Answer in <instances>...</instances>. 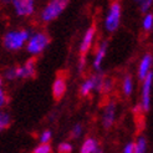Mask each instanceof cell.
<instances>
[{
  "label": "cell",
  "mask_w": 153,
  "mask_h": 153,
  "mask_svg": "<svg viewBox=\"0 0 153 153\" xmlns=\"http://www.w3.org/2000/svg\"><path fill=\"white\" fill-rule=\"evenodd\" d=\"M31 30L26 27H18L6 30L3 35L1 44L3 48L9 52H18L25 48V45L31 35Z\"/></svg>",
  "instance_id": "1"
},
{
  "label": "cell",
  "mask_w": 153,
  "mask_h": 153,
  "mask_svg": "<svg viewBox=\"0 0 153 153\" xmlns=\"http://www.w3.org/2000/svg\"><path fill=\"white\" fill-rule=\"evenodd\" d=\"M50 42L51 37L45 30H36V31L31 33L24 49L30 55V57H36L40 56L49 48Z\"/></svg>",
  "instance_id": "2"
},
{
  "label": "cell",
  "mask_w": 153,
  "mask_h": 153,
  "mask_svg": "<svg viewBox=\"0 0 153 153\" xmlns=\"http://www.w3.org/2000/svg\"><path fill=\"white\" fill-rule=\"evenodd\" d=\"M68 3H70V0H49L41 9L39 14V19L44 24L55 21L65 11Z\"/></svg>",
  "instance_id": "3"
},
{
  "label": "cell",
  "mask_w": 153,
  "mask_h": 153,
  "mask_svg": "<svg viewBox=\"0 0 153 153\" xmlns=\"http://www.w3.org/2000/svg\"><path fill=\"white\" fill-rule=\"evenodd\" d=\"M122 21V4L113 1L107 9L103 19V27L108 34H114L120 29Z\"/></svg>",
  "instance_id": "4"
},
{
  "label": "cell",
  "mask_w": 153,
  "mask_h": 153,
  "mask_svg": "<svg viewBox=\"0 0 153 153\" xmlns=\"http://www.w3.org/2000/svg\"><path fill=\"white\" fill-rule=\"evenodd\" d=\"M105 76L102 72H95L92 75H90L88 77H86L81 82V85L79 87V95L83 98L90 97L94 92L101 94V87H102V81Z\"/></svg>",
  "instance_id": "5"
},
{
  "label": "cell",
  "mask_w": 153,
  "mask_h": 153,
  "mask_svg": "<svg viewBox=\"0 0 153 153\" xmlns=\"http://www.w3.org/2000/svg\"><path fill=\"white\" fill-rule=\"evenodd\" d=\"M152 87H153V72L141 81V98L138 107L141 112H149L152 107Z\"/></svg>",
  "instance_id": "6"
},
{
  "label": "cell",
  "mask_w": 153,
  "mask_h": 153,
  "mask_svg": "<svg viewBox=\"0 0 153 153\" xmlns=\"http://www.w3.org/2000/svg\"><path fill=\"white\" fill-rule=\"evenodd\" d=\"M10 5L18 18H30L36 13V4L34 0H11Z\"/></svg>",
  "instance_id": "7"
},
{
  "label": "cell",
  "mask_w": 153,
  "mask_h": 153,
  "mask_svg": "<svg viewBox=\"0 0 153 153\" xmlns=\"http://www.w3.org/2000/svg\"><path fill=\"white\" fill-rule=\"evenodd\" d=\"M117 118V103L116 101L110 100L105 105L101 113V125L105 129H111L116 123Z\"/></svg>",
  "instance_id": "8"
},
{
  "label": "cell",
  "mask_w": 153,
  "mask_h": 153,
  "mask_svg": "<svg viewBox=\"0 0 153 153\" xmlns=\"http://www.w3.org/2000/svg\"><path fill=\"white\" fill-rule=\"evenodd\" d=\"M37 65H36V59L30 57L25 60L20 66H16L18 71V80H30L34 79L36 75Z\"/></svg>",
  "instance_id": "9"
},
{
  "label": "cell",
  "mask_w": 153,
  "mask_h": 153,
  "mask_svg": "<svg viewBox=\"0 0 153 153\" xmlns=\"http://www.w3.org/2000/svg\"><path fill=\"white\" fill-rule=\"evenodd\" d=\"M96 35H97L96 26L92 25V26L87 27V30L85 31V34H83L82 39L80 41V45H79V52H80V55H86L87 56L88 51L92 49V46H94V42L96 40Z\"/></svg>",
  "instance_id": "10"
},
{
  "label": "cell",
  "mask_w": 153,
  "mask_h": 153,
  "mask_svg": "<svg viewBox=\"0 0 153 153\" xmlns=\"http://www.w3.org/2000/svg\"><path fill=\"white\" fill-rule=\"evenodd\" d=\"M152 66H153V55L151 52L143 53L142 57L140 59L138 66H137V79L140 80V82L152 72Z\"/></svg>",
  "instance_id": "11"
},
{
  "label": "cell",
  "mask_w": 153,
  "mask_h": 153,
  "mask_svg": "<svg viewBox=\"0 0 153 153\" xmlns=\"http://www.w3.org/2000/svg\"><path fill=\"white\" fill-rule=\"evenodd\" d=\"M66 92H67V80L65 77V75L59 74L55 77V80H53L52 86H51L52 97L56 101H61L65 97Z\"/></svg>",
  "instance_id": "12"
},
{
  "label": "cell",
  "mask_w": 153,
  "mask_h": 153,
  "mask_svg": "<svg viewBox=\"0 0 153 153\" xmlns=\"http://www.w3.org/2000/svg\"><path fill=\"white\" fill-rule=\"evenodd\" d=\"M107 51H108V41L107 40H102L95 51V55L92 59V68L96 72H102V65L105 57L107 55Z\"/></svg>",
  "instance_id": "13"
},
{
  "label": "cell",
  "mask_w": 153,
  "mask_h": 153,
  "mask_svg": "<svg viewBox=\"0 0 153 153\" xmlns=\"http://www.w3.org/2000/svg\"><path fill=\"white\" fill-rule=\"evenodd\" d=\"M98 148H100V142H98V140L92 136H88L82 141L79 153H95Z\"/></svg>",
  "instance_id": "14"
},
{
  "label": "cell",
  "mask_w": 153,
  "mask_h": 153,
  "mask_svg": "<svg viewBox=\"0 0 153 153\" xmlns=\"http://www.w3.org/2000/svg\"><path fill=\"white\" fill-rule=\"evenodd\" d=\"M121 90H122V95L125 97H131L133 91H134V79L131 74H127L123 76L121 82Z\"/></svg>",
  "instance_id": "15"
},
{
  "label": "cell",
  "mask_w": 153,
  "mask_h": 153,
  "mask_svg": "<svg viewBox=\"0 0 153 153\" xmlns=\"http://www.w3.org/2000/svg\"><path fill=\"white\" fill-rule=\"evenodd\" d=\"M132 143H133V153H147L148 141L146 138V136L138 134Z\"/></svg>",
  "instance_id": "16"
},
{
  "label": "cell",
  "mask_w": 153,
  "mask_h": 153,
  "mask_svg": "<svg viewBox=\"0 0 153 153\" xmlns=\"http://www.w3.org/2000/svg\"><path fill=\"white\" fill-rule=\"evenodd\" d=\"M11 122H13V118L9 112L6 110L0 111V133L6 131V129L11 126Z\"/></svg>",
  "instance_id": "17"
},
{
  "label": "cell",
  "mask_w": 153,
  "mask_h": 153,
  "mask_svg": "<svg viewBox=\"0 0 153 153\" xmlns=\"http://www.w3.org/2000/svg\"><path fill=\"white\" fill-rule=\"evenodd\" d=\"M142 30L144 33H151L153 30V14L152 11L144 14L142 19Z\"/></svg>",
  "instance_id": "18"
},
{
  "label": "cell",
  "mask_w": 153,
  "mask_h": 153,
  "mask_svg": "<svg viewBox=\"0 0 153 153\" xmlns=\"http://www.w3.org/2000/svg\"><path fill=\"white\" fill-rule=\"evenodd\" d=\"M83 134V125L82 123H75L72 126V128L70 129V137H71V140L72 141H77L80 140L81 137Z\"/></svg>",
  "instance_id": "19"
},
{
  "label": "cell",
  "mask_w": 153,
  "mask_h": 153,
  "mask_svg": "<svg viewBox=\"0 0 153 153\" xmlns=\"http://www.w3.org/2000/svg\"><path fill=\"white\" fill-rule=\"evenodd\" d=\"M133 1L138 6V9L142 14L149 13L152 9V5H153V0H133Z\"/></svg>",
  "instance_id": "20"
},
{
  "label": "cell",
  "mask_w": 153,
  "mask_h": 153,
  "mask_svg": "<svg viewBox=\"0 0 153 153\" xmlns=\"http://www.w3.org/2000/svg\"><path fill=\"white\" fill-rule=\"evenodd\" d=\"M114 88V80L112 77H103L102 81V87H101V94L103 95H108L110 92H112V90Z\"/></svg>",
  "instance_id": "21"
},
{
  "label": "cell",
  "mask_w": 153,
  "mask_h": 153,
  "mask_svg": "<svg viewBox=\"0 0 153 153\" xmlns=\"http://www.w3.org/2000/svg\"><path fill=\"white\" fill-rule=\"evenodd\" d=\"M3 80L6 81H16L18 80V71H16V66H10L5 68V71L3 72Z\"/></svg>",
  "instance_id": "22"
},
{
  "label": "cell",
  "mask_w": 153,
  "mask_h": 153,
  "mask_svg": "<svg viewBox=\"0 0 153 153\" xmlns=\"http://www.w3.org/2000/svg\"><path fill=\"white\" fill-rule=\"evenodd\" d=\"M72 151H74V144L72 142H68V141L60 142L56 147L57 153H72Z\"/></svg>",
  "instance_id": "23"
},
{
  "label": "cell",
  "mask_w": 153,
  "mask_h": 153,
  "mask_svg": "<svg viewBox=\"0 0 153 153\" xmlns=\"http://www.w3.org/2000/svg\"><path fill=\"white\" fill-rule=\"evenodd\" d=\"M31 153H53V148L51 143H39L33 148Z\"/></svg>",
  "instance_id": "24"
},
{
  "label": "cell",
  "mask_w": 153,
  "mask_h": 153,
  "mask_svg": "<svg viewBox=\"0 0 153 153\" xmlns=\"http://www.w3.org/2000/svg\"><path fill=\"white\" fill-rule=\"evenodd\" d=\"M52 137H53V132L51 128L44 129L39 134V143H51Z\"/></svg>",
  "instance_id": "25"
},
{
  "label": "cell",
  "mask_w": 153,
  "mask_h": 153,
  "mask_svg": "<svg viewBox=\"0 0 153 153\" xmlns=\"http://www.w3.org/2000/svg\"><path fill=\"white\" fill-rule=\"evenodd\" d=\"M87 68V56L86 55H80L79 62H77V71L79 74H83Z\"/></svg>",
  "instance_id": "26"
},
{
  "label": "cell",
  "mask_w": 153,
  "mask_h": 153,
  "mask_svg": "<svg viewBox=\"0 0 153 153\" xmlns=\"http://www.w3.org/2000/svg\"><path fill=\"white\" fill-rule=\"evenodd\" d=\"M9 103V96L4 88H0V111L5 110V107Z\"/></svg>",
  "instance_id": "27"
},
{
  "label": "cell",
  "mask_w": 153,
  "mask_h": 153,
  "mask_svg": "<svg viewBox=\"0 0 153 153\" xmlns=\"http://www.w3.org/2000/svg\"><path fill=\"white\" fill-rule=\"evenodd\" d=\"M122 153H133V143L132 142H127L125 144L123 149H122Z\"/></svg>",
  "instance_id": "28"
},
{
  "label": "cell",
  "mask_w": 153,
  "mask_h": 153,
  "mask_svg": "<svg viewBox=\"0 0 153 153\" xmlns=\"http://www.w3.org/2000/svg\"><path fill=\"white\" fill-rule=\"evenodd\" d=\"M0 3H1L3 5H9L11 3V0H0Z\"/></svg>",
  "instance_id": "29"
},
{
  "label": "cell",
  "mask_w": 153,
  "mask_h": 153,
  "mask_svg": "<svg viewBox=\"0 0 153 153\" xmlns=\"http://www.w3.org/2000/svg\"><path fill=\"white\" fill-rule=\"evenodd\" d=\"M3 85H4V80L1 76H0V88H3Z\"/></svg>",
  "instance_id": "30"
},
{
  "label": "cell",
  "mask_w": 153,
  "mask_h": 153,
  "mask_svg": "<svg viewBox=\"0 0 153 153\" xmlns=\"http://www.w3.org/2000/svg\"><path fill=\"white\" fill-rule=\"evenodd\" d=\"M95 153H105V151H103V149H102V148L100 147V148H98V149H97V151H96Z\"/></svg>",
  "instance_id": "31"
},
{
  "label": "cell",
  "mask_w": 153,
  "mask_h": 153,
  "mask_svg": "<svg viewBox=\"0 0 153 153\" xmlns=\"http://www.w3.org/2000/svg\"><path fill=\"white\" fill-rule=\"evenodd\" d=\"M34 1H36V0H34Z\"/></svg>",
  "instance_id": "32"
}]
</instances>
